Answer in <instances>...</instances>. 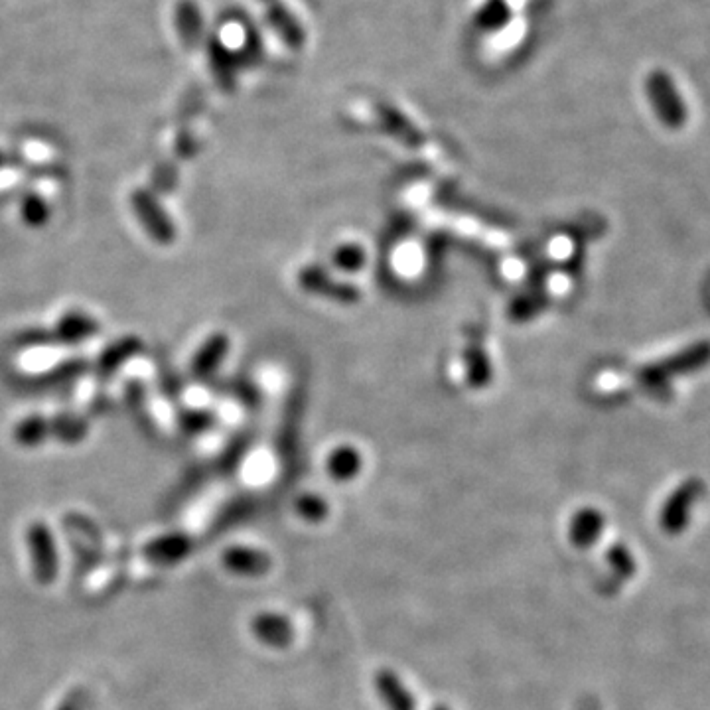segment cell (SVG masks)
Segmentation results:
<instances>
[{
	"mask_svg": "<svg viewBox=\"0 0 710 710\" xmlns=\"http://www.w3.org/2000/svg\"><path fill=\"white\" fill-rule=\"evenodd\" d=\"M131 208L152 243H156L160 247L174 245V241L178 237L176 223L172 221V217L162 208L160 200L150 190L137 188L131 194Z\"/></svg>",
	"mask_w": 710,
	"mask_h": 710,
	"instance_id": "1",
	"label": "cell"
},
{
	"mask_svg": "<svg viewBox=\"0 0 710 710\" xmlns=\"http://www.w3.org/2000/svg\"><path fill=\"white\" fill-rule=\"evenodd\" d=\"M645 91L661 123L669 129H681L685 125L687 105L667 71H651L645 79Z\"/></svg>",
	"mask_w": 710,
	"mask_h": 710,
	"instance_id": "2",
	"label": "cell"
},
{
	"mask_svg": "<svg viewBox=\"0 0 710 710\" xmlns=\"http://www.w3.org/2000/svg\"><path fill=\"white\" fill-rule=\"evenodd\" d=\"M26 545L32 561L34 578L44 586L52 584L60 572L58 545L52 529L44 521L30 523L26 529Z\"/></svg>",
	"mask_w": 710,
	"mask_h": 710,
	"instance_id": "3",
	"label": "cell"
},
{
	"mask_svg": "<svg viewBox=\"0 0 710 710\" xmlns=\"http://www.w3.org/2000/svg\"><path fill=\"white\" fill-rule=\"evenodd\" d=\"M703 492L705 486L701 480H687L669 496L659 513V525L667 535H679L689 527L693 507Z\"/></svg>",
	"mask_w": 710,
	"mask_h": 710,
	"instance_id": "4",
	"label": "cell"
},
{
	"mask_svg": "<svg viewBox=\"0 0 710 710\" xmlns=\"http://www.w3.org/2000/svg\"><path fill=\"white\" fill-rule=\"evenodd\" d=\"M373 689L387 710H419L415 693L407 687L401 675L389 667L375 671Z\"/></svg>",
	"mask_w": 710,
	"mask_h": 710,
	"instance_id": "5",
	"label": "cell"
},
{
	"mask_svg": "<svg viewBox=\"0 0 710 710\" xmlns=\"http://www.w3.org/2000/svg\"><path fill=\"white\" fill-rule=\"evenodd\" d=\"M99 332H101V324L93 316H89L83 310H68L58 318V322L50 330V336H52V344L73 346L89 338H95Z\"/></svg>",
	"mask_w": 710,
	"mask_h": 710,
	"instance_id": "6",
	"label": "cell"
},
{
	"mask_svg": "<svg viewBox=\"0 0 710 710\" xmlns=\"http://www.w3.org/2000/svg\"><path fill=\"white\" fill-rule=\"evenodd\" d=\"M221 563L231 574L243 578H259L273 568V559L265 551L247 545L227 547L221 555Z\"/></svg>",
	"mask_w": 710,
	"mask_h": 710,
	"instance_id": "7",
	"label": "cell"
},
{
	"mask_svg": "<svg viewBox=\"0 0 710 710\" xmlns=\"http://www.w3.org/2000/svg\"><path fill=\"white\" fill-rule=\"evenodd\" d=\"M251 632L261 643L275 649H286L296 639L294 624L286 616L277 612L257 614L251 622Z\"/></svg>",
	"mask_w": 710,
	"mask_h": 710,
	"instance_id": "8",
	"label": "cell"
},
{
	"mask_svg": "<svg viewBox=\"0 0 710 710\" xmlns=\"http://www.w3.org/2000/svg\"><path fill=\"white\" fill-rule=\"evenodd\" d=\"M267 10V20L273 30L281 36L284 44L292 50H300L306 42L304 26L298 22L296 14L281 0H261Z\"/></svg>",
	"mask_w": 710,
	"mask_h": 710,
	"instance_id": "9",
	"label": "cell"
},
{
	"mask_svg": "<svg viewBox=\"0 0 710 710\" xmlns=\"http://www.w3.org/2000/svg\"><path fill=\"white\" fill-rule=\"evenodd\" d=\"M142 553L154 565H176L192 553V539L184 533H168L148 541Z\"/></svg>",
	"mask_w": 710,
	"mask_h": 710,
	"instance_id": "10",
	"label": "cell"
},
{
	"mask_svg": "<svg viewBox=\"0 0 710 710\" xmlns=\"http://www.w3.org/2000/svg\"><path fill=\"white\" fill-rule=\"evenodd\" d=\"M142 340L137 338V336H127V338H121L117 342H113L111 346H107L99 357L95 361V375L101 379V381H107L111 379L115 373L121 371V367L137 357V355L142 352Z\"/></svg>",
	"mask_w": 710,
	"mask_h": 710,
	"instance_id": "11",
	"label": "cell"
},
{
	"mask_svg": "<svg viewBox=\"0 0 710 710\" xmlns=\"http://www.w3.org/2000/svg\"><path fill=\"white\" fill-rule=\"evenodd\" d=\"M604 527H606L604 513L594 507H584L574 513L568 527V539L576 549H590L600 541Z\"/></svg>",
	"mask_w": 710,
	"mask_h": 710,
	"instance_id": "12",
	"label": "cell"
},
{
	"mask_svg": "<svg viewBox=\"0 0 710 710\" xmlns=\"http://www.w3.org/2000/svg\"><path fill=\"white\" fill-rule=\"evenodd\" d=\"M229 348H231V342L225 334L217 332V334L210 336L192 357V363H190L192 377L198 381L210 379L213 373L221 367V363L225 361V357L229 354Z\"/></svg>",
	"mask_w": 710,
	"mask_h": 710,
	"instance_id": "13",
	"label": "cell"
},
{
	"mask_svg": "<svg viewBox=\"0 0 710 710\" xmlns=\"http://www.w3.org/2000/svg\"><path fill=\"white\" fill-rule=\"evenodd\" d=\"M174 26L178 38L188 50H196L204 40V14L194 0H180L174 8Z\"/></svg>",
	"mask_w": 710,
	"mask_h": 710,
	"instance_id": "14",
	"label": "cell"
},
{
	"mask_svg": "<svg viewBox=\"0 0 710 710\" xmlns=\"http://www.w3.org/2000/svg\"><path fill=\"white\" fill-rule=\"evenodd\" d=\"M12 438L22 448H40L52 436V419L44 415H28L12 428Z\"/></svg>",
	"mask_w": 710,
	"mask_h": 710,
	"instance_id": "15",
	"label": "cell"
},
{
	"mask_svg": "<svg viewBox=\"0 0 710 710\" xmlns=\"http://www.w3.org/2000/svg\"><path fill=\"white\" fill-rule=\"evenodd\" d=\"M300 283L304 288L316 292V294H324V296H332L340 302H355L359 298V292L352 288V286H346V284L334 283L328 279V275L320 269H306L302 271L300 275Z\"/></svg>",
	"mask_w": 710,
	"mask_h": 710,
	"instance_id": "16",
	"label": "cell"
},
{
	"mask_svg": "<svg viewBox=\"0 0 710 710\" xmlns=\"http://www.w3.org/2000/svg\"><path fill=\"white\" fill-rule=\"evenodd\" d=\"M710 361V344L709 342H703V344H697L681 354L671 357L669 361L657 365V369L663 373V377H669L673 373H689V371H695V369H701L705 367Z\"/></svg>",
	"mask_w": 710,
	"mask_h": 710,
	"instance_id": "17",
	"label": "cell"
},
{
	"mask_svg": "<svg viewBox=\"0 0 710 710\" xmlns=\"http://www.w3.org/2000/svg\"><path fill=\"white\" fill-rule=\"evenodd\" d=\"M18 215L22 219V223L30 229H42L50 223L52 219V206L46 202L44 196L36 194V192H26L20 198L18 204Z\"/></svg>",
	"mask_w": 710,
	"mask_h": 710,
	"instance_id": "18",
	"label": "cell"
},
{
	"mask_svg": "<svg viewBox=\"0 0 710 710\" xmlns=\"http://www.w3.org/2000/svg\"><path fill=\"white\" fill-rule=\"evenodd\" d=\"M361 470V456L352 446L334 450L328 458V474L336 482H350Z\"/></svg>",
	"mask_w": 710,
	"mask_h": 710,
	"instance_id": "19",
	"label": "cell"
},
{
	"mask_svg": "<svg viewBox=\"0 0 710 710\" xmlns=\"http://www.w3.org/2000/svg\"><path fill=\"white\" fill-rule=\"evenodd\" d=\"M89 432V425L83 417L64 413L52 419V436L64 444H79Z\"/></svg>",
	"mask_w": 710,
	"mask_h": 710,
	"instance_id": "20",
	"label": "cell"
},
{
	"mask_svg": "<svg viewBox=\"0 0 710 710\" xmlns=\"http://www.w3.org/2000/svg\"><path fill=\"white\" fill-rule=\"evenodd\" d=\"M606 561L620 580H630L638 574V561L624 543H614L606 553Z\"/></svg>",
	"mask_w": 710,
	"mask_h": 710,
	"instance_id": "21",
	"label": "cell"
},
{
	"mask_svg": "<svg viewBox=\"0 0 710 710\" xmlns=\"http://www.w3.org/2000/svg\"><path fill=\"white\" fill-rule=\"evenodd\" d=\"M208 50H210V62H212L213 71L217 75V81L221 85H231L233 83V64H231L227 48L219 40L213 38L208 44Z\"/></svg>",
	"mask_w": 710,
	"mask_h": 710,
	"instance_id": "22",
	"label": "cell"
},
{
	"mask_svg": "<svg viewBox=\"0 0 710 710\" xmlns=\"http://www.w3.org/2000/svg\"><path fill=\"white\" fill-rule=\"evenodd\" d=\"M215 425V415L208 409H186L178 415V426L186 434H200Z\"/></svg>",
	"mask_w": 710,
	"mask_h": 710,
	"instance_id": "23",
	"label": "cell"
},
{
	"mask_svg": "<svg viewBox=\"0 0 710 710\" xmlns=\"http://www.w3.org/2000/svg\"><path fill=\"white\" fill-rule=\"evenodd\" d=\"M468 377H470V383L474 387L486 385L490 381V377H492L490 363H488L484 352L480 350V346H472V350L468 354Z\"/></svg>",
	"mask_w": 710,
	"mask_h": 710,
	"instance_id": "24",
	"label": "cell"
},
{
	"mask_svg": "<svg viewBox=\"0 0 710 710\" xmlns=\"http://www.w3.org/2000/svg\"><path fill=\"white\" fill-rule=\"evenodd\" d=\"M296 511L308 523H320L328 517V503L316 494H306L296 501Z\"/></svg>",
	"mask_w": 710,
	"mask_h": 710,
	"instance_id": "25",
	"label": "cell"
},
{
	"mask_svg": "<svg viewBox=\"0 0 710 710\" xmlns=\"http://www.w3.org/2000/svg\"><path fill=\"white\" fill-rule=\"evenodd\" d=\"M87 369V361L85 359H70L66 361L64 365L52 369L50 373H44L42 377H38L40 385L46 387V385H58V383H64V381H70L73 377H77L79 373H83Z\"/></svg>",
	"mask_w": 710,
	"mask_h": 710,
	"instance_id": "26",
	"label": "cell"
},
{
	"mask_svg": "<svg viewBox=\"0 0 710 710\" xmlns=\"http://www.w3.org/2000/svg\"><path fill=\"white\" fill-rule=\"evenodd\" d=\"M334 263L344 271H357L365 263V251L357 245H344L336 251Z\"/></svg>",
	"mask_w": 710,
	"mask_h": 710,
	"instance_id": "27",
	"label": "cell"
},
{
	"mask_svg": "<svg viewBox=\"0 0 710 710\" xmlns=\"http://www.w3.org/2000/svg\"><path fill=\"white\" fill-rule=\"evenodd\" d=\"M16 342L22 346V348H36V346H46V344H52V336H50V330H44V328H34V330H24Z\"/></svg>",
	"mask_w": 710,
	"mask_h": 710,
	"instance_id": "28",
	"label": "cell"
},
{
	"mask_svg": "<svg viewBox=\"0 0 710 710\" xmlns=\"http://www.w3.org/2000/svg\"><path fill=\"white\" fill-rule=\"evenodd\" d=\"M8 164V154L4 150H0V170Z\"/></svg>",
	"mask_w": 710,
	"mask_h": 710,
	"instance_id": "29",
	"label": "cell"
},
{
	"mask_svg": "<svg viewBox=\"0 0 710 710\" xmlns=\"http://www.w3.org/2000/svg\"><path fill=\"white\" fill-rule=\"evenodd\" d=\"M58 710H79V707L77 705H73V703H64L62 707Z\"/></svg>",
	"mask_w": 710,
	"mask_h": 710,
	"instance_id": "30",
	"label": "cell"
},
{
	"mask_svg": "<svg viewBox=\"0 0 710 710\" xmlns=\"http://www.w3.org/2000/svg\"><path fill=\"white\" fill-rule=\"evenodd\" d=\"M430 710H452L448 705H444V703H438V705H434L432 709Z\"/></svg>",
	"mask_w": 710,
	"mask_h": 710,
	"instance_id": "31",
	"label": "cell"
}]
</instances>
